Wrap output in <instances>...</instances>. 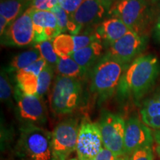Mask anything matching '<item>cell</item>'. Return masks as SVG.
Returning <instances> with one entry per match:
<instances>
[{"label": "cell", "mask_w": 160, "mask_h": 160, "mask_svg": "<svg viewBox=\"0 0 160 160\" xmlns=\"http://www.w3.org/2000/svg\"><path fill=\"white\" fill-rule=\"evenodd\" d=\"M160 71L157 57L152 54L136 58L124 73L117 90L120 101L133 99L136 102L150 91L154 85Z\"/></svg>", "instance_id": "obj_1"}, {"label": "cell", "mask_w": 160, "mask_h": 160, "mask_svg": "<svg viewBox=\"0 0 160 160\" xmlns=\"http://www.w3.org/2000/svg\"><path fill=\"white\" fill-rule=\"evenodd\" d=\"M128 65L105 53L93 66L90 75V91L97 98L99 105L117 93Z\"/></svg>", "instance_id": "obj_2"}, {"label": "cell", "mask_w": 160, "mask_h": 160, "mask_svg": "<svg viewBox=\"0 0 160 160\" xmlns=\"http://www.w3.org/2000/svg\"><path fill=\"white\" fill-rule=\"evenodd\" d=\"M52 133L43 127L22 125L17 148L25 160H52Z\"/></svg>", "instance_id": "obj_3"}, {"label": "cell", "mask_w": 160, "mask_h": 160, "mask_svg": "<svg viewBox=\"0 0 160 160\" xmlns=\"http://www.w3.org/2000/svg\"><path fill=\"white\" fill-rule=\"evenodd\" d=\"M82 97L81 79L57 75L51 95V107L57 115L69 114L79 107Z\"/></svg>", "instance_id": "obj_4"}, {"label": "cell", "mask_w": 160, "mask_h": 160, "mask_svg": "<svg viewBox=\"0 0 160 160\" xmlns=\"http://www.w3.org/2000/svg\"><path fill=\"white\" fill-rule=\"evenodd\" d=\"M148 2V0H119L110 8L108 15L119 18L131 31L145 36L151 17Z\"/></svg>", "instance_id": "obj_5"}, {"label": "cell", "mask_w": 160, "mask_h": 160, "mask_svg": "<svg viewBox=\"0 0 160 160\" xmlns=\"http://www.w3.org/2000/svg\"><path fill=\"white\" fill-rule=\"evenodd\" d=\"M80 124L77 118L63 119L52 132V154L56 160H67L76 151Z\"/></svg>", "instance_id": "obj_6"}, {"label": "cell", "mask_w": 160, "mask_h": 160, "mask_svg": "<svg viewBox=\"0 0 160 160\" xmlns=\"http://www.w3.org/2000/svg\"><path fill=\"white\" fill-rule=\"evenodd\" d=\"M16 114L22 125L43 127L48 121V111L42 98L23 93L14 88Z\"/></svg>", "instance_id": "obj_7"}, {"label": "cell", "mask_w": 160, "mask_h": 160, "mask_svg": "<svg viewBox=\"0 0 160 160\" xmlns=\"http://www.w3.org/2000/svg\"><path fill=\"white\" fill-rule=\"evenodd\" d=\"M98 124L104 147L118 157H124L125 122L123 118L119 114L104 110Z\"/></svg>", "instance_id": "obj_8"}, {"label": "cell", "mask_w": 160, "mask_h": 160, "mask_svg": "<svg viewBox=\"0 0 160 160\" xmlns=\"http://www.w3.org/2000/svg\"><path fill=\"white\" fill-rule=\"evenodd\" d=\"M108 11L99 0H83L70 17L68 32L69 34L78 35L85 27L99 25L108 15Z\"/></svg>", "instance_id": "obj_9"}, {"label": "cell", "mask_w": 160, "mask_h": 160, "mask_svg": "<svg viewBox=\"0 0 160 160\" xmlns=\"http://www.w3.org/2000/svg\"><path fill=\"white\" fill-rule=\"evenodd\" d=\"M104 148L99 124L84 118L80 123L77 149L79 160H92Z\"/></svg>", "instance_id": "obj_10"}, {"label": "cell", "mask_w": 160, "mask_h": 160, "mask_svg": "<svg viewBox=\"0 0 160 160\" xmlns=\"http://www.w3.org/2000/svg\"><path fill=\"white\" fill-rule=\"evenodd\" d=\"M1 44L16 48L34 45V29L30 8L10 24L1 37Z\"/></svg>", "instance_id": "obj_11"}, {"label": "cell", "mask_w": 160, "mask_h": 160, "mask_svg": "<svg viewBox=\"0 0 160 160\" xmlns=\"http://www.w3.org/2000/svg\"><path fill=\"white\" fill-rule=\"evenodd\" d=\"M153 134L148 126L137 117H131L125 122L124 157L127 160L138 149L153 145Z\"/></svg>", "instance_id": "obj_12"}, {"label": "cell", "mask_w": 160, "mask_h": 160, "mask_svg": "<svg viewBox=\"0 0 160 160\" xmlns=\"http://www.w3.org/2000/svg\"><path fill=\"white\" fill-rule=\"evenodd\" d=\"M145 36L129 31L121 39L110 45L106 53L130 65L145 48Z\"/></svg>", "instance_id": "obj_13"}, {"label": "cell", "mask_w": 160, "mask_h": 160, "mask_svg": "<svg viewBox=\"0 0 160 160\" xmlns=\"http://www.w3.org/2000/svg\"><path fill=\"white\" fill-rule=\"evenodd\" d=\"M30 8L34 29L35 44L53 40L61 34L57 19L51 11H39L31 7Z\"/></svg>", "instance_id": "obj_14"}, {"label": "cell", "mask_w": 160, "mask_h": 160, "mask_svg": "<svg viewBox=\"0 0 160 160\" xmlns=\"http://www.w3.org/2000/svg\"><path fill=\"white\" fill-rule=\"evenodd\" d=\"M97 39L94 32L86 31L78 35L61 33L53 39V46L59 57L71 56Z\"/></svg>", "instance_id": "obj_15"}, {"label": "cell", "mask_w": 160, "mask_h": 160, "mask_svg": "<svg viewBox=\"0 0 160 160\" xmlns=\"http://www.w3.org/2000/svg\"><path fill=\"white\" fill-rule=\"evenodd\" d=\"M47 65V62L41 58L28 67L15 73L18 88L26 94L37 96L38 77Z\"/></svg>", "instance_id": "obj_16"}, {"label": "cell", "mask_w": 160, "mask_h": 160, "mask_svg": "<svg viewBox=\"0 0 160 160\" xmlns=\"http://www.w3.org/2000/svg\"><path fill=\"white\" fill-rule=\"evenodd\" d=\"M129 31L131 30L121 19L110 17L97 25L94 33L99 41L102 42L104 45H106L109 47Z\"/></svg>", "instance_id": "obj_17"}, {"label": "cell", "mask_w": 160, "mask_h": 160, "mask_svg": "<svg viewBox=\"0 0 160 160\" xmlns=\"http://www.w3.org/2000/svg\"><path fill=\"white\" fill-rule=\"evenodd\" d=\"M105 45L102 42L96 40L83 48L79 50L71 57L79 64L87 73L103 57Z\"/></svg>", "instance_id": "obj_18"}, {"label": "cell", "mask_w": 160, "mask_h": 160, "mask_svg": "<svg viewBox=\"0 0 160 160\" xmlns=\"http://www.w3.org/2000/svg\"><path fill=\"white\" fill-rule=\"evenodd\" d=\"M31 4L27 0H1L0 16L5 17L11 24L27 11Z\"/></svg>", "instance_id": "obj_19"}, {"label": "cell", "mask_w": 160, "mask_h": 160, "mask_svg": "<svg viewBox=\"0 0 160 160\" xmlns=\"http://www.w3.org/2000/svg\"><path fill=\"white\" fill-rule=\"evenodd\" d=\"M57 75L81 79L86 75L84 70L71 56L60 57L56 66Z\"/></svg>", "instance_id": "obj_20"}, {"label": "cell", "mask_w": 160, "mask_h": 160, "mask_svg": "<svg viewBox=\"0 0 160 160\" xmlns=\"http://www.w3.org/2000/svg\"><path fill=\"white\" fill-rule=\"evenodd\" d=\"M41 58V54H40L39 51L35 48L21 52L11 59L7 71L8 73L9 72L17 73L20 70L25 68L28 67L32 64L36 62Z\"/></svg>", "instance_id": "obj_21"}, {"label": "cell", "mask_w": 160, "mask_h": 160, "mask_svg": "<svg viewBox=\"0 0 160 160\" xmlns=\"http://www.w3.org/2000/svg\"><path fill=\"white\" fill-rule=\"evenodd\" d=\"M53 41V40H46L42 42L37 43L33 45V48L39 51L41 57L45 60L48 65L55 69L59 57L56 53Z\"/></svg>", "instance_id": "obj_22"}, {"label": "cell", "mask_w": 160, "mask_h": 160, "mask_svg": "<svg viewBox=\"0 0 160 160\" xmlns=\"http://www.w3.org/2000/svg\"><path fill=\"white\" fill-rule=\"evenodd\" d=\"M0 98L1 101L10 108L13 106V98L14 99V88L11 85L8 77V72L2 70L0 75Z\"/></svg>", "instance_id": "obj_23"}, {"label": "cell", "mask_w": 160, "mask_h": 160, "mask_svg": "<svg viewBox=\"0 0 160 160\" xmlns=\"http://www.w3.org/2000/svg\"><path fill=\"white\" fill-rule=\"evenodd\" d=\"M54 68L49 65H46V67L41 72L39 77H38V86L37 96L42 98L47 94L48 91L50 88V86L53 80L54 75Z\"/></svg>", "instance_id": "obj_24"}, {"label": "cell", "mask_w": 160, "mask_h": 160, "mask_svg": "<svg viewBox=\"0 0 160 160\" xmlns=\"http://www.w3.org/2000/svg\"><path fill=\"white\" fill-rule=\"evenodd\" d=\"M140 113L142 119L160 116V102L153 97L145 100L140 111Z\"/></svg>", "instance_id": "obj_25"}, {"label": "cell", "mask_w": 160, "mask_h": 160, "mask_svg": "<svg viewBox=\"0 0 160 160\" xmlns=\"http://www.w3.org/2000/svg\"><path fill=\"white\" fill-rule=\"evenodd\" d=\"M51 11L55 16L57 19L61 33H65L68 32V28L70 23V16L59 5L54 6Z\"/></svg>", "instance_id": "obj_26"}, {"label": "cell", "mask_w": 160, "mask_h": 160, "mask_svg": "<svg viewBox=\"0 0 160 160\" xmlns=\"http://www.w3.org/2000/svg\"><path fill=\"white\" fill-rule=\"evenodd\" d=\"M127 160H154L152 147H146L137 150Z\"/></svg>", "instance_id": "obj_27"}, {"label": "cell", "mask_w": 160, "mask_h": 160, "mask_svg": "<svg viewBox=\"0 0 160 160\" xmlns=\"http://www.w3.org/2000/svg\"><path fill=\"white\" fill-rule=\"evenodd\" d=\"M60 0H33L31 8L39 11H51L53 7L59 5Z\"/></svg>", "instance_id": "obj_28"}, {"label": "cell", "mask_w": 160, "mask_h": 160, "mask_svg": "<svg viewBox=\"0 0 160 160\" xmlns=\"http://www.w3.org/2000/svg\"><path fill=\"white\" fill-rule=\"evenodd\" d=\"M83 0H60L59 5L68 13L70 17L73 14Z\"/></svg>", "instance_id": "obj_29"}, {"label": "cell", "mask_w": 160, "mask_h": 160, "mask_svg": "<svg viewBox=\"0 0 160 160\" xmlns=\"http://www.w3.org/2000/svg\"><path fill=\"white\" fill-rule=\"evenodd\" d=\"M92 160H126L124 157H118L110 150L103 148Z\"/></svg>", "instance_id": "obj_30"}, {"label": "cell", "mask_w": 160, "mask_h": 160, "mask_svg": "<svg viewBox=\"0 0 160 160\" xmlns=\"http://www.w3.org/2000/svg\"><path fill=\"white\" fill-rule=\"evenodd\" d=\"M142 121L149 128L155 130H160V116L152 118H144L142 119Z\"/></svg>", "instance_id": "obj_31"}, {"label": "cell", "mask_w": 160, "mask_h": 160, "mask_svg": "<svg viewBox=\"0 0 160 160\" xmlns=\"http://www.w3.org/2000/svg\"><path fill=\"white\" fill-rule=\"evenodd\" d=\"M10 25V22L5 17L0 16V36H2L5 33L8 27Z\"/></svg>", "instance_id": "obj_32"}, {"label": "cell", "mask_w": 160, "mask_h": 160, "mask_svg": "<svg viewBox=\"0 0 160 160\" xmlns=\"http://www.w3.org/2000/svg\"><path fill=\"white\" fill-rule=\"evenodd\" d=\"M99 1L109 11L110 8L112 7V5L119 1V0H99Z\"/></svg>", "instance_id": "obj_33"}, {"label": "cell", "mask_w": 160, "mask_h": 160, "mask_svg": "<svg viewBox=\"0 0 160 160\" xmlns=\"http://www.w3.org/2000/svg\"><path fill=\"white\" fill-rule=\"evenodd\" d=\"M156 35H157L158 39L160 41V15L157 20V25H156Z\"/></svg>", "instance_id": "obj_34"}, {"label": "cell", "mask_w": 160, "mask_h": 160, "mask_svg": "<svg viewBox=\"0 0 160 160\" xmlns=\"http://www.w3.org/2000/svg\"><path fill=\"white\" fill-rule=\"evenodd\" d=\"M153 137L158 145H160V130H156L153 133Z\"/></svg>", "instance_id": "obj_35"}, {"label": "cell", "mask_w": 160, "mask_h": 160, "mask_svg": "<svg viewBox=\"0 0 160 160\" xmlns=\"http://www.w3.org/2000/svg\"><path fill=\"white\" fill-rule=\"evenodd\" d=\"M153 97L155 98L156 99H157L159 102H160V87L157 90V91L155 92Z\"/></svg>", "instance_id": "obj_36"}, {"label": "cell", "mask_w": 160, "mask_h": 160, "mask_svg": "<svg viewBox=\"0 0 160 160\" xmlns=\"http://www.w3.org/2000/svg\"><path fill=\"white\" fill-rule=\"evenodd\" d=\"M156 152H157V155L160 157V145H158L157 147H156Z\"/></svg>", "instance_id": "obj_37"}, {"label": "cell", "mask_w": 160, "mask_h": 160, "mask_svg": "<svg viewBox=\"0 0 160 160\" xmlns=\"http://www.w3.org/2000/svg\"><path fill=\"white\" fill-rule=\"evenodd\" d=\"M52 160H56V159H52ZM67 160H79L78 159H77V158H73V159H67Z\"/></svg>", "instance_id": "obj_38"}, {"label": "cell", "mask_w": 160, "mask_h": 160, "mask_svg": "<svg viewBox=\"0 0 160 160\" xmlns=\"http://www.w3.org/2000/svg\"><path fill=\"white\" fill-rule=\"evenodd\" d=\"M28 2H32L33 1V0H27Z\"/></svg>", "instance_id": "obj_39"}, {"label": "cell", "mask_w": 160, "mask_h": 160, "mask_svg": "<svg viewBox=\"0 0 160 160\" xmlns=\"http://www.w3.org/2000/svg\"><path fill=\"white\" fill-rule=\"evenodd\" d=\"M148 1H151V0H148Z\"/></svg>", "instance_id": "obj_40"}]
</instances>
